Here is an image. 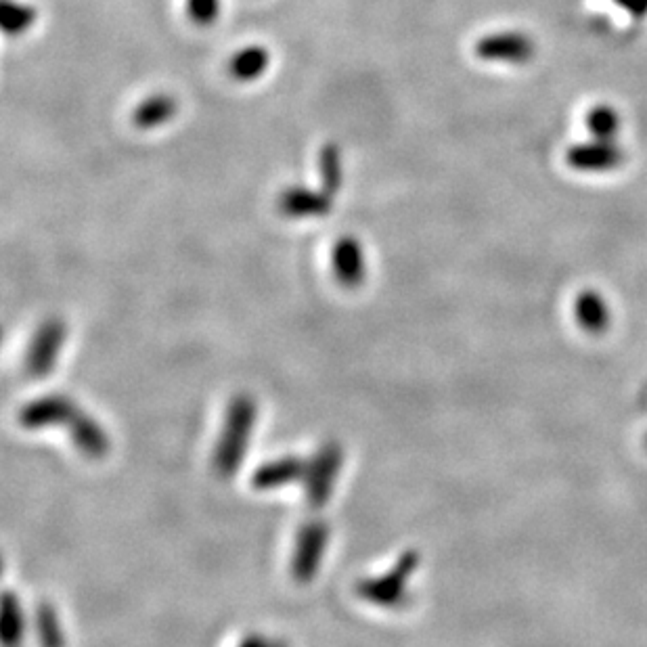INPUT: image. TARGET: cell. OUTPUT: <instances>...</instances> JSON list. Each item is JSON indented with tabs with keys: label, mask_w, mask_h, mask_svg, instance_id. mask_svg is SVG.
<instances>
[{
	"label": "cell",
	"mask_w": 647,
	"mask_h": 647,
	"mask_svg": "<svg viewBox=\"0 0 647 647\" xmlns=\"http://www.w3.org/2000/svg\"><path fill=\"white\" fill-rule=\"evenodd\" d=\"M237 647H287V643H283L281 639H273V637H264V635L252 633L248 637H243V641Z\"/></svg>",
	"instance_id": "cell-19"
},
{
	"label": "cell",
	"mask_w": 647,
	"mask_h": 647,
	"mask_svg": "<svg viewBox=\"0 0 647 647\" xmlns=\"http://www.w3.org/2000/svg\"><path fill=\"white\" fill-rule=\"evenodd\" d=\"M645 442H647V440H645Z\"/></svg>",
	"instance_id": "cell-20"
},
{
	"label": "cell",
	"mask_w": 647,
	"mask_h": 647,
	"mask_svg": "<svg viewBox=\"0 0 647 647\" xmlns=\"http://www.w3.org/2000/svg\"><path fill=\"white\" fill-rule=\"evenodd\" d=\"M329 534V524L321 518L308 520L300 526L292 553V576L296 583L308 585L319 574L327 553Z\"/></svg>",
	"instance_id": "cell-4"
},
{
	"label": "cell",
	"mask_w": 647,
	"mask_h": 647,
	"mask_svg": "<svg viewBox=\"0 0 647 647\" xmlns=\"http://www.w3.org/2000/svg\"><path fill=\"white\" fill-rule=\"evenodd\" d=\"M271 65V53L264 47H248L239 51L229 61V74L237 82L258 80Z\"/></svg>",
	"instance_id": "cell-13"
},
{
	"label": "cell",
	"mask_w": 647,
	"mask_h": 647,
	"mask_svg": "<svg viewBox=\"0 0 647 647\" xmlns=\"http://www.w3.org/2000/svg\"><path fill=\"white\" fill-rule=\"evenodd\" d=\"M68 430H70V438L80 455H84L86 459H93V461L107 457V453L111 449L109 436L101 423L97 419H93L86 411H80L74 417Z\"/></svg>",
	"instance_id": "cell-10"
},
{
	"label": "cell",
	"mask_w": 647,
	"mask_h": 647,
	"mask_svg": "<svg viewBox=\"0 0 647 647\" xmlns=\"http://www.w3.org/2000/svg\"><path fill=\"white\" fill-rule=\"evenodd\" d=\"M308 459L298 455H285L273 461L262 463L252 474V488L256 490H277L289 484H302L306 476Z\"/></svg>",
	"instance_id": "cell-8"
},
{
	"label": "cell",
	"mask_w": 647,
	"mask_h": 647,
	"mask_svg": "<svg viewBox=\"0 0 647 647\" xmlns=\"http://www.w3.org/2000/svg\"><path fill=\"white\" fill-rule=\"evenodd\" d=\"M333 208V199L325 191L289 187L279 197V212L287 218H319Z\"/></svg>",
	"instance_id": "cell-9"
},
{
	"label": "cell",
	"mask_w": 647,
	"mask_h": 647,
	"mask_svg": "<svg viewBox=\"0 0 647 647\" xmlns=\"http://www.w3.org/2000/svg\"><path fill=\"white\" fill-rule=\"evenodd\" d=\"M319 172L323 181V191L333 195L338 193L344 181V168H342V153L338 145H325L319 155Z\"/></svg>",
	"instance_id": "cell-16"
},
{
	"label": "cell",
	"mask_w": 647,
	"mask_h": 647,
	"mask_svg": "<svg viewBox=\"0 0 647 647\" xmlns=\"http://www.w3.org/2000/svg\"><path fill=\"white\" fill-rule=\"evenodd\" d=\"M344 465V449L340 442H325L308 459L306 476H304V493L312 509H321L329 503L333 488L338 484L340 472Z\"/></svg>",
	"instance_id": "cell-3"
},
{
	"label": "cell",
	"mask_w": 647,
	"mask_h": 647,
	"mask_svg": "<svg viewBox=\"0 0 647 647\" xmlns=\"http://www.w3.org/2000/svg\"><path fill=\"white\" fill-rule=\"evenodd\" d=\"M26 637V616L19 597L5 593L3 599V647H21Z\"/></svg>",
	"instance_id": "cell-14"
},
{
	"label": "cell",
	"mask_w": 647,
	"mask_h": 647,
	"mask_svg": "<svg viewBox=\"0 0 647 647\" xmlns=\"http://www.w3.org/2000/svg\"><path fill=\"white\" fill-rule=\"evenodd\" d=\"M331 266L340 285L348 289L361 287L367 277V264L361 241L356 237H342L331 250Z\"/></svg>",
	"instance_id": "cell-7"
},
{
	"label": "cell",
	"mask_w": 647,
	"mask_h": 647,
	"mask_svg": "<svg viewBox=\"0 0 647 647\" xmlns=\"http://www.w3.org/2000/svg\"><path fill=\"white\" fill-rule=\"evenodd\" d=\"M38 21V11L30 5L17 3V0H5L3 5V30L5 34L19 36L26 34Z\"/></svg>",
	"instance_id": "cell-17"
},
{
	"label": "cell",
	"mask_w": 647,
	"mask_h": 647,
	"mask_svg": "<svg viewBox=\"0 0 647 647\" xmlns=\"http://www.w3.org/2000/svg\"><path fill=\"white\" fill-rule=\"evenodd\" d=\"M178 111V103L170 95H153L147 97L132 114V122H135L137 128L149 130V128H158L174 120Z\"/></svg>",
	"instance_id": "cell-12"
},
{
	"label": "cell",
	"mask_w": 647,
	"mask_h": 647,
	"mask_svg": "<svg viewBox=\"0 0 647 647\" xmlns=\"http://www.w3.org/2000/svg\"><path fill=\"white\" fill-rule=\"evenodd\" d=\"M82 409L76 400L63 394H49L30 400L19 411V426L26 430H47V428H68Z\"/></svg>",
	"instance_id": "cell-6"
},
{
	"label": "cell",
	"mask_w": 647,
	"mask_h": 647,
	"mask_svg": "<svg viewBox=\"0 0 647 647\" xmlns=\"http://www.w3.org/2000/svg\"><path fill=\"white\" fill-rule=\"evenodd\" d=\"M65 336H68V327L57 317L38 325L26 352V371L32 377H47L55 371Z\"/></svg>",
	"instance_id": "cell-5"
},
{
	"label": "cell",
	"mask_w": 647,
	"mask_h": 647,
	"mask_svg": "<svg viewBox=\"0 0 647 647\" xmlns=\"http://www.w3.org/2000/svg\"><path fill=\"white\" fill-rule=\"evenodd\" d=\"M574 315L578 325L587 333H593V336L606 333L612 323V312L606 298L597 292H591V289L578 296L574 304Z\"/></svg>",
	"instance_id": "cell-11"
},
{
	"label": "cell",
	"mask_w": 647,
	"mask_h": 647,
	"mask_svg": "<svg viewBox=\"0 0 647 647\" xmlns=\"http://www.w3.org/2000/svg\"><path fill=\"white\" fill-rule=\"evenodd\" d=\"M258 421V403L250 394H237L231 398V403L222 421L220 438L212 455V467L220 478H233L241 463L248 455V446L254 438Z\"/></svg>",
	"instance_id": "cell-1"
},
{
	"label": "cell",
	"mask_w": 647,
	"mask_h": 647,
	"mask_svg": "<svg viewBox=\"0 0 647 647\" xmlns=\"http://www.w3.org/2000/svg\"><path fill=\"white\" fill-rule=\"evenodd\" d=\"M419 564L421 555L409 549L398 557L396 564L388 572L361 578L359 585H356V595L367 601V604L379 608H400L409 597V583Z\"/></svg>",
	"instance_id": "cell-2"
},
{
	"label": "cell",
	"mask_w": 647,
	"mask_h": 647,
	"mask_svg": "<svg viewBox=\"0 0 647 647\" xmlns=\"http://www.w3.org/2000/svg\"><path fill=\"white\" fill-rule=\"evenodd\" d=\"M36 631L40 647H65L57 610L49 601H42L36 610Z\"/></svg>",
	"instance_id": "cell-15"
},
{
	"label": "cell",
	"mask_w": 647,
	"mask_h": 647,
	"mask_svg": "<svg viewBox=\"0 0 647 647\" xmlns=\"http://www.w3.org/2000/svg\"><path fill=\"white\" fill-rule=\"evenodd\" d=\"M189 15L199 26H208L220 13V0H189Z\"/></svg>",
	"instance_id": "cell-18"
}]
</instances>
